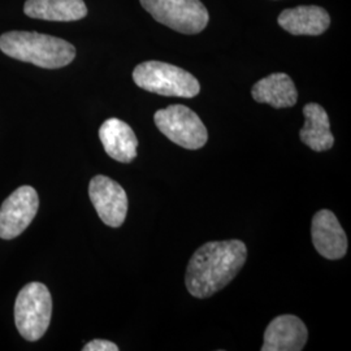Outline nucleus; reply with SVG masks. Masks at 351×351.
Here are the masks:
<instances>
[{
  "label": "nucleus",
  "instance_id": "f257e3e1",
  "mask_svg": "<svg viewBox=\"0 0 351 351\" xmlns=\"http://www.w3.org/2000/svg\"><path fill=\"white\" fill-rule=\"evenodd\" d=\"M247 259L239 239L207 242L194 252L186 269V288L195 298H208L239 275Z\"/></svg>",
  "mask_w": 351,
  "mask_h": 351
},
{
  "label": "nucleus",
  "instance_id": "f03ea898",
  "mask_svg": "<svg viewBox=\"0 0 351 351\" xmlns=\"http://www.w3.org/2000/svg\"><path fill=\"white\" fill-rule=\"evenodd\" d=\"M0 50L13 59L46 69L63 68L75 58V49L69 42L36 32L4 33Z\"/></svg>",
  "mask_w": 351,
  "mask_h": 351
},
{
  "label": "nucleus",
  "instance_id": "7ed1b4c3",
  "mask_svg": "<svg viewBox=\"0 0 351 351\" xmlns=\"http://www.w3.org/2000/svg\"><path fill=\"white\" fill-rule=\"evenodd\" d=\"M133 80L138 88L163 97L194 98L199 94V81L185 69L163 62H145L136 66Z\"/></svg>",
  "mask_w": 351,
  "mask_h": 351
},
{
  "label": "nucleus",
  "instance_id": "20e7f679",
  "mask_svg": "<svg viewBox=\"0 0 351 351\" xmlns=\"http://www.w3.org/2000/svg\"><path fill=\"white\" fill-rule=\"evenodd\" d=\"M52 315L50 290L40 282H30L20 290L14 303V323L19 333L30 342L42 339Z\"/></svg>",
  "mask_w": 351,
  "mask_h": 351
},
{
  "label": "nucleus",
  "instance_id": "39448f33",
  "mask_svg": "<svg viewBox=\"0 0 351 351\" xmlns=\"http://www.w3.org/2000/svg\"><path fill=\"white\" fill-rule=\"evenodd\" d=\"M154 120L167 138L184 149L198 150L207 143L208 133L201 117L186 106H168L155 113Z\"/></svg>",
  "mask_w": 351,
  "mask_h": 351
},
{
  "label": "nucleus",
  "instance_id": "423d86ee",
  "mask_svg": "<svg viewBox=\"0 0 351 351\" xmlns=\"http://www.w3.org/2000/svg\"><path fill=\"white\" fill-rule=\"evenodd\" d=\"M142 7L160 24L184 34H198L210 16L201 0H141Z\"/></svg>",
  "mask_w": 351,
  "mask_h": 351
},
{
  "label": "nucleus",
  "instance_id": "0eeeda50",
  "mask_svg": "<svg viewBox=\"0 0 351 351\" xmlns=\"http://www.w3.org/2000/svg\"><path fill=\"white\" fill-rule=\"evenodd\" d=\"M39 198L32 186L14 190L0 207V239H13L32 224L38 213Z\"/></svg>",
  "mask_w": 351,
  "mask_h": 351
},
{
  "label": "nucleus",
  "instance_id": "6e6552de",
  "mask_svg": "<svg viewBox=\"0 0 351 351\" xmlns=\"http://www.w3.org/2000/svg\"><path fill=\"white\" fill-rule=\"evenodd\" d=\"M88 195L106 226L119 228L124 224L128 213V195L120 184L107 176H95L90 181Z\"/></svg>",
  "mask_w": 351,
  "mask_h": 351
},
{
  "label": "nucleus",
  "instance_id": "1a4fd4ad",
  "mask_svg": "<svg viewBox=\"0 0 351 351\" xmlns=\"http://www.w3.org/2000/svg\"><path fill=\"white\" fill-rule=\"evenodd\" d=\"M311 236L315 249L326 259L337 261L346 255L348 237L332 211L320 210L315 213Z\"/></svg>",
  "mask_w": 351,
  "mask_h": 351
},
{
  "label": "nucleus",
  "instance_id": "9d476101",
  "mask_svg": "<svg viewBox=\"0 0 351 351\" xmlns=\"http://www.w3.org/2000/svg\"><path fill=\"white\" fill-rule=\"evenodd\" d=\"M308 339V330L300 317L280 315L264 332L262 351H301Z\"/></svg>",
  "mask_w": 351,
  "mask_h": 351
},
{
  "label": "nucleus",
  "instance_id": "9b49d317",
  "mask_svg": "<svg viewBox=\"0 0 351 351\" xmlns=\"http://www.w3.org/2000/svg\"><path fill=\"white\" fill-rule=\"evenodd\" d=\"M99 138L104 151L120 163H130L137 156L138 138L133 129L120 119H108L101 124Z\"/></svg>",
  "mask_w": 351,
  "mask_h": 351
},
{
  "label": "nucleus",
  "instance_id": "f8f14e48",
  "mask_svg": "<svg viewBox=\"0 0 351 351\" xmlns=\"http://www.w3.org/2000/svg\"><path fill=\"white\" fill-rule=\"evenodd\" d=\"M278 25L293 36H320L330 25V17L322 7L300 5L280 13Z\"/></svg>",
  "mask_w": 351,
  "mask_h": 351
},
{
  "label": "nucleus",
  "instance_id": "ddd939ff",
  "mask_svg": "<svg viewBox=\"0 0 351 351\" xmlns=\"http://www.w3.org/2000/svg\"><path fill=\"white\" fill-rule=\"evenodd\" d=\"M252 98L274 108H289L298 101V91L293 80L285 73H274L258 81L251 90Z\"/></svg>",
  "mask_w": 351,
  "mask_h": 351
},
{
  "label": "nucleus",
  "instance_id": "4468645a",
  "mask_svg": "<svg viewBox=\"0 0 351 351\" xmlns=\"http://www.w3.org/2000/svg\"><path fill=\"white\" fill-rule=\"evenodd\" d=\"M306 123L300 132L302 142L316 152L328 151L335 143L326 110L317 103H308L303 108Z\"/></svg>",
  "mask_w": 351,
  "mask_h": 351
},
{
  "label": "nucleus",
  "instance_id": "2eb2a0df",
  "mask_svg": "<svg viewBox=\"0 0 351 351\" xmlns=\"http://www.w3.org/2000/svg\"><path fill=\"white\" fill-rule=\"evenodd\" d=\"M24 12L46 21H77L88 14L84 0H26Z\"/></svg>",
  "mask_w": 351,
  "mask_h": 351
},
{
  "label": "nucleus",
  "instance_id": "dca6fc26",
  "mask_svg": "<svg viewBox=\"0 0 351 351\" xmlns=\"http://www.w3.org/2000/svg\"><path fill=\"white\" fill-rule=\"evenodd\" d=\"M84 351H119V346L107 339H94L84 346Z\"/></svg>",
  "mask_w": 351,
  "mask_h": 351
}]
</instances>
